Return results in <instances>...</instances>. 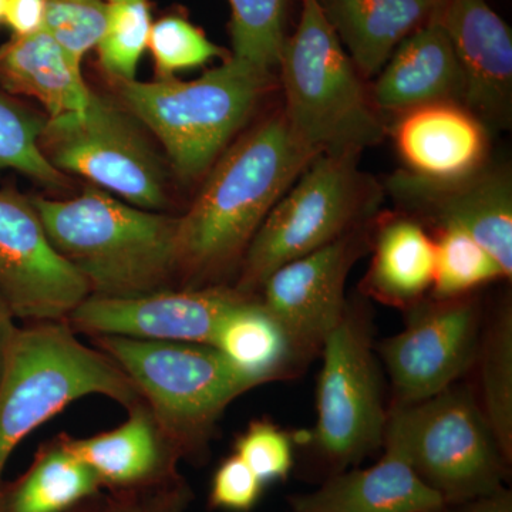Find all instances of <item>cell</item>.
I'll return each mask as SVG.
<instances>
[{"instance_id":"e575fe53","label":"cell","mask_w":512,"mask_h":512,"mask_svg":"<svg viewBox=\"0 0 512 512\" xmlns=\"http://www.w3.org/2000/svg\"><path fill=\"white\" fill-rule=\"evenodd\" d=\"M45 13V0H8L3 23L15 37L32 36L45 28Z\"/></svg>"},{"instance_id":"6da1fadb","label":"cell","mask_w":512,"mask_h":512,"mask_svg":"<svg viewBox=\"0 0 512 512\" xmlns=\"http://www.w3.org/2000/svg\"><path fill=\"white\" fill-rule=\"evenodd\" d=\"M316 156L296 140L281 111L215 161L178 222V274L187 279L185 288L214 286L241 266L262 222Z\"/></svg>"},{"instance_id":"836d02e7","label":"cell","mask_w":512,"mask_h":512,"mask_svg":"<svg viewBox=\"0 0 512 512\" xmlns=\"http://www.w3.org/2000/svg\"><path fill=\"white\" fill-rule=\"evenodd\" d=\"M264 483L237 454H232L215 471L211 504L222 510L247 512L258 504Z\"/></svg>"},{"instance_id":"e0dca14e","label":"cell","mask_w":512,"mask_h":512,"mask_svg":"<svg viewBox=\"0 0 512 512\" xmlns=\"http://www.w3.org/2000/svg\"><path fill=\"white\" fill-rule=\"evenodd\" d=\"M439 16L407 36L377 74L370 97L377 111L406 113L447 101L463 106V72Z\"/></svg>"},{"instance_id":"44dd1931","label":"cell","mask_w":512,"mask_h":512,"mask_svg":"<svg viewBox=\"0 0 512 512\" xmlns=\"http://www.w3.org/2000/svg\"><path fill=\"white\" fill-rule=\"evenodd\" d=\"M0 86L8 93L39 101L49 119L83 111L93 96L84 82L82 66L45 30L13 36L0 46Z\"/></svg>"},{"instance_id":"ffe728a7","label":"cell","mask_w":512,"mask_h":512,"mask_svg":"<svg viewBox=\"0 0 512 512\" xmlns=\"http://www.w3.org/2000/svg\"><path fill=\"white\" fill-rule=\"evenodd\" d=\"M362 79L383 69L394 49L440 15L447 0H319Z\"/></svg>"},{"instance_id":"7a4b0ae2","label":"cell","mask_w":512,"mask_h":512,"mask_svg":"<svg viewBox=\"0 0 512 512\" xmlns=\"http://www.w3.org/2000/svg\"><path fill=\"white\" fill-rule=\"evenodd\" d=\"M32 202L47 237L86 279L90 295L134 298L171 289L180 218L124 204L97 187L72 200Z\"/></svg>"},{"instance_id":"5b68a950","label":"cell","mask_w":512,"mask_h":512,"mask_svg":"<svg viewBox=\"0 0 512 512\" xmlns=\"http://www.w3.org/2000/svg\"><path fill=\"white\" fill-rule=\"evenodd\" d=\"M119 83L124 106L156 134L178 177L192 181L210 170L247 123L258 101L274 86V74L229 56L192 82L173 76Z\"/></svg>"},{"instance_id":"ba28073f","label":"cell","mask_w":512,"mask_h":512,"mask_svg":"<svg viewBox=\"0 0 512 512\" xmlns=\"http://www.w3.org/2000/svg\"><path fill=\"white\" fill-rule=\"evenodd\" d=\"M383 443L399 447L446 504L493 493L510 473L473 389L464 384L421 402L389 406Z\"/></svg>"},{"instance_id":"7c38bea8","label":"cell","mask_w":512,"mask_h":512,"mask_svg":"<svg viewBox=\"0 0 512 512\" xmlns=\"http://www.w3.org/2000/svg\"><path fill=\"white\" fill-rule=\"evenodd\" d=\"M369 245V222L342 238L276 269L259 296L284 330L296 373L320 355L345 315L346 281Z\"/></svg>"},{"instance_id":"2e32d148","label":"cell","mask_w":512,"mask_h":512,"mask_svg":"<svg viewBox=\"0 0 512 512\" xmlns=\"http://www.w3.org/2000/svg\"><path fill=\"white\" fill-rule=\"evenodd\" d=\"M439 18L463 72V106L484 126L507 127L512 111L510 26L487 0H447Z\"/></svg>"},{"instance_id":"5bb4252c","label":"cell","mask_w":512,"mask_h":512,"mask_svg":"<svg viewBox=\"0 0 512 512\" xmlns=\"http://www.w3.org/2000/svg\"><path fill=\"white\" fill-rule=\"evenodd\" d=\"M248 298L252 296L227 285L164 289L134 298L90 295L67 323L93 336L212 346L227 313Z\"/></svg>"},{"instance_id":"d590c367","label":"cell","mask_w":512,"mask_h":512,"mask_svg":"<svg viewBox=\"0 0 512 512\" xmlns=\"http://www.w3.org/2000/svg\"><path fill=\"white\" fill-rule=\"evenodd\" d=\"M436 512H512V493L505 485L484 495L446 504Z\"/></svg>"},{"instance_id":"d6986e66","label":"cell","mask_w":512,"mask_h":512,"mask_svg":"<svg viewBox=\"0 0 512 512\" xmlns=\"http://www.w3.org/2000/svg\"><path fill=\"white\" fill-rule=\"evenodd\" d=\"M394 141L409 171L454 178L477 170L487 153L485 126L458 103H434L406 111Z\"/></svg>"},{"instance_id":"484cf974","label":"cell","mask_w":512,"mask_h":512,"mask_svg":"<svg viewBox=\"0 0 512 512\" xmlns=\"http://www.w3.org/2000/svg\"><path fill=\"white\" fill-rule=\"evenodd\" d=\"M100 485L92 468L59 437L39 454L15 488L3 495L2 512H66L96 494Z\"/></svg>"},{"instance_id":"1f68e13d","label":"cell","mask_w":512,"mask_h":512,"mask_svg":"<svg viewBox=\"0 0 512 512\" xmlns=\"http://www.w3.org/2000/svg\"><path fill=\"white\" fill-rule=\"evenodd\" d=\"M45 32L74 63L99 46L106 32V0H45Z\"/></svg>"},{"instance_id":"603a6c76","label":"cell","mask_w":512,"mask_h":512,"mask_svg":"<svg viewBox=\"0 0 512 512\" xmlns=\"http://www.w3.org/2000/svg\"><path fill=\"white\" fill-rule=\"evenodd\" d=\"M62 437L101 484L121 487L150 480L164 463V456L178 454L144 402L131 407L130 417L117 429L90 439Z\"/></svg>"},{"instance_id":"4fadbf2b","label":"cell","mask_w":512,"mask_h":512,"mask_svg":"<svg viewBox=\"0 0 512 512\" xmlns=\"http://www.w3.org/2000/svg\"><path fill=\"white\" fill-rule=\"evenodd\" d=\"M0 296L13 318L66 320L89 284L52 244L32 200L0 190Z\"/></svg>"},{"instance_id":"ac0fdd59","label":"cell","mask_w":512,"mask_h":512,"mask_svg":"<svg viewBox=\"0 0 512 512\" xmlns=\"http://www.w3.org/2000/svg\"><path fill=\"white\" fill-rule=\"evenodd\" d=\"M375 466L329 476L313 493L289 500L292 512H436L446 505L392 443Z\"/></svg>"},{"instance_id":"f1b7e54d","label":"cell","mask_w":512,"mask_h":512,"mask_svg":"<svg viewBox=\"0 0 512 512\" xmlns=\"http://www.w3.org/2000/svg\"><path fill=\"white\" fill-rule=\"evenodd\" d=\"M46 120L0 92V171L15 170L47 187H63L67 177L40 148Z\"/></svg>"},{"instance_id":"7402d4cb","label":"cell","mask_w":512,"mask_h":512,"mask_svg":"<svg viewBox=\"0 0 512 512\" xmlns=\"http://www.w3.org/2000/svg\"><path fill=\"white\" fill-rule=\"evenodd\" d=\"M436 244L416 218H392L373 237V258L363 279V295L392 306L412 308L431 291Z\"/></svg>"},{"instance_id":"8fae6325","label":"cell","mask_w":512,"mask_h":512,"mask_svg":"<svg viewBox=\"0 0 512 512\" xmlns=\"http://www.w3.org/2000/svg\"><path fill=\"white\" fill-rule=\"evenodd\" d=\"M402 332L376 345L392 382V404L436 396L473 369L484 309L474 293L421 299L406 309Z\"/></svg>"},{"instance_id":"d4e9b609","label":"cell","mask_w":512,"mask_h":512,"mask_svg":"<svg viewBox=\"0 0 512 512\" xmlns=\"http://www.w3.org/2000/svg\"><path fill=\"white\" fill-rule=\"evenodd\" d=\"M473 367L474 396L505 460L512 464V303L504 298L484 319Z\"/></svg>"},{"instance_id":"f546056e","label":"cell","mask_w":512,"mask_h":512,"mask_svg":"<svg viewBox=\"0 0 512 512\" xmlns=\"http://www.w3.org/2000/svg\"><path fill=\"white\" fill-rule=\"evenodd\" d=\"M106 5V32L97 46L101 66L117 82L134 80L153 26L150 0H106Z\"/></svg>"},{"instance_id":"3957f363","label":"cell","mask_w":512,"mask_h":512,"mask_svg":"<svg viewBox=\"0 0 512 512\" xmlns=\"http://www.w3.org/2000/svg\"><path fill=\"white\" fill-rule=\"evenodd\" d=\"M301 8L278 62L286 123L312 153H362L386 136L379 111L319 0H301Z\"/></svg>"},{"instance_id":"4316f807","label":"cell","mask_w":512,"mask_h":512,"mask_svg":"<svg viewBox=\"0 0 512 512\" xmlns=\"http://www.w3.org/2000/svg\"><path fill=\"white\" fill-rule=\"evenodd\" d=\"M436 271L430 296L436 299L471 295L481 286L507 279L490 252L457 227L437 228Z\"/></svg>"},{"instance_id":"8992f818","label":"cell","mask_w":512,"mask_h":512,"mask_svg":"<svg viewBox=\"0 0 512 512\" xmlns=\"http://www.w3.org/2000/svg\"><path fill=\"white\" fill-rule=\"evenodd\" d=\"M126 373L178 454L207 446L225 409L256 384L211 345L93 336Z\"/></svg>"},{"instance_id":"30bf717a","label":"cell","mask_w":512,"mask_h":512,"mask_svg":"<svg viewBox=\"0 0 512 512\" xmlns=\"http://www.w3.org/2000/svg\"><path fill=\"white\" fill-rule=\"evenodd\" d=\"M40 148L57 170L80 175L134 207H165L160 160L127 114L104 97L93 93L83 111L46 120Z\"/></svg>"},{"instance_id":"4dcf8cb0","label":"cell","mask_w":512,"mask_h":512,"mask_svg":"<svg viewBox=\"0 0 512 512\" xmlns=\"http://www.w3.org/2000/svg\"><path fill=\"white\" fill-rule=\"evenodd\" d=\"M148 49L161 77H173L177 72L204 66L227 52L211 42L202 30L181 16H165L151 26Z\"/></svg>"},{"instance_id":"83f0119b","label":"cell","mask_w":512,"mask_h":512,"mask_svg":"<svg viewBox=\"0 0 512 512\" xmlns=\"http://www.w3.org/2000/svg\"><path fill=\"white\" fill-rule=\"evenodd\" d=\"M232 59L274 73L285 40L286 0H228Z\"/></svg>"},{"instance_id":"d6a6232c","label":"cell","mask_w":512,"mask_h":512,"mask_svg":"<svg viewBox=\"0 0 512 512\" xmlns=\"http://www.w3.org/2000/svg\"><path fill=\"white\" fill-rule=\"evenodd\" d=\"M293 434L268 420H255L238 437L235 454L264 484L284 481L293 468Z\"/></svg>"},{"instance_id":"9a60e30c","label":"cell","mask_w":512,"mask_h":512,"mask_svg":"<svg viewBox=\"0 0 512 512\" xmlns=\"http://www.w3.org/2000/svg\"><path fill=\"white\" fill-rule=\"evenodd\" d=\"M390 194L414 217L464 229L512 276V181L505 168L481 165L454 178H429L409 170L390 177Z\"/></svg>"},{"instance_id":"8d00e7d4","label":"cell","mask_w":512,"mask_h":512,"mask_svg":"<svg viewBox=\"0 0 512 512\" xmlns=\"http://www.w3.org/2000/svg\"><path fill=\"white\" fill-rule=\"evenodd\" d=\"M18 326L15 325V318L10 313L8 305L0 296V373H2L3 365H5L6 355L12 340L18 332Z\"/></svg>"},{"instance_id":"74e56055","label":"cell","mask_w":512,"mask_h":512,"mask_svg":"<svg viewBox=\"0 0 512 512\" xmlns=\"http://www.w3.org/2000/svg\"><path fill=\"white\" fill-rule=\"evenodd\" d=\"M6 2L8 0H0V23H3V19H5Z\"/></svg>"},{"instance_id":"cb8c5ba5","label":"cell","mask_w":512,"mask_h":512,"mask_svg":"<svg viewBox=\"0 0 512 512\" xmlns=\"http://www.w3.org/2000/svg\"><path fill=\"white\" fill-rule=\"evenodd\" d=\"M212 346L256 386L298 376L284 330L259 296L245 299L227 313Z\"/></svg>"},{"instance_id":"9c48e42d","label":"cell","mask_w":512,"mask_h":512,"mask_svg":"<svg viewBox=\"0 0 512 512\" xmlns=\"http://www.w3.org/2000/svg\"><path fill=\"white\" fill-rule=\"evenodd\" d=\"M375 330L365 303L350 302L323 345L316 389L318 419L312 431L293 434L330 476L356 466L383 447L387 413Z\"/></svg>"},{"instance_id":"52a82bcc","label":"cell","mask_w":512,"mask_h":512,"mask_svg":"<svg viewBox=\"0 0 512 512\" xmlns=\"http://www.w3.org/2000/svg\"><path fill=\"white\" fill-rule=\"evenodd\" d=\"M360 151L318 154L262 222L245 252L234 286L259 296L276 269L370 222L376 184L359 170Z\"/></svg>"},{"instance_id":"277c9868","label":"cell","mask_w":512,"mask_h":512,"mask_svg":"<svg viewBox=\"0 0 512 512\" xmlns=\"http://www.w3.org/2000/svg\"><path fill=\"white\" fill-rule=\"evenodd\" d=\"M89 394L128 410L143 403L126 373L106 353L83 345L67 320L18 329L0 373V483L20 441ZM2 498L0 488V512Z\"/></svg>"}]
</instances>
